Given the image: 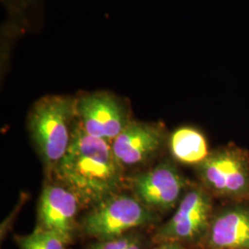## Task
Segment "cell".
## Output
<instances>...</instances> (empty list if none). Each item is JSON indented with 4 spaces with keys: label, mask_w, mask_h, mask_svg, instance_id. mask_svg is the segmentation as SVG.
<instances>
[{
    "label": "cell",
    "mask_w": 249,
    "mask_h": 249,
    "mask_svg": "<svg viewBox=\"0 0 249 249\" xmlns=\"http://www.w3.org/2000/svg\"><path fill=\"white\" fill-rule=\"evenodd\" d=\"M78 124L90 136L112 143L133 119L128 103L107 90L76 96Z\"/></svg>",
    "instance_id": "cell-6"
},
{
    "label": "cell",
    "mask_w": 249,
    "mask_h": 249,
    "mask_svg": "<svg viewBox=\"0 0 249 249\" xmlns=\"http://www.w3.org/2000/svg\"><path fill=\"white\" fill-rule=\"evenodd\" d=\"M20 249H67L70 244L52 231L37 229L26 235L16 236Z\"/></svg>",
    "instance_id": "cell-12"
},
{
    "label": "cell",
    "mask_w": 249,
    "mask_h": 249,
    "mask_svg": "<svg viewBox=\"0 0 249 249\" xmlns=\"http://www.w3.org/2000/svg\"><path fill=\"white\" fill-rule=\"evenodd\" d=\"M168 145L176 160L195 166L205 160L211 151L204 134L191 125L177 128L170 135Z\"/></svg>",
    "instance_id": "cell-11"
},
{
    "label": "cell",
    "mask_w": 249,
    "mask_h": 249,
    "mask_svg": "<svg viewBox=\"0 0 249 249\" xmlns=\"http://www.w3.org/2000/svg\"><path fill=\"white\" fill-rule=\"evenodd\" d=\"M158 222L159 214L121 191L90 208L80 219V229L95 241L108 240Z\"/></svg>",
    "instance_id": "cell-4"
},
{
    "label": "cell",
    "mask_w": 249,
    "mask_h": 249,
    "mask_svg": "<svg viewBox=\"0 0 249 249\" xmlns=\"http://www.w3.org/2000/svg\"><path fill=\"white\" fill-rule=\"evenodd\" d=\"M51 177L78 196L83 208H92L121 192L126 184L124 169L111 143L86 133L77 124L71 145Z\"/></svg>",
    "instance_id": "cell-1"
},
{
    "label": "cell",
    "mask_w": 249,
    "mask_h": 249,
    "mask_svg": "<svg viewBox=\"0 0 249 249\" xmlns=\"http://www.w3.org/2000/svg\"><path fill=\"white\" fill-rule=\"evenodd\" d=\"M144 239L142 234L139 235V237L134 241L133 243L126 249H144Z\"/></svg>",
    "instance_id": "cell-16"
},
{
    "label": "cell",
    "mask_w": 249,
    "mask_h": 249,
    "mask_svg": "<svg viewBox=\"0 0 249 249\" xmlns=\"http://www.w3.org/2000/svg\"><path fill=\"white\" fill-rule=\"evenodd\" d=\"M200 186L227 202L249 201V152L234 143L210 151L195 166Z\"/></svg>",
    "instance_id": "cell-3"
},
{
    "label": "cell",
    "mask_w": 249,
    "mask_h": 249,
    "mask_svg": "<svg viewBox=\"0 0 249 249\" xmlns=\"http://www.w3.org/2000/svg\"><path fill=\"white\" fill-rule=\"evenodd\" d=\"M140 234L141 233L139 232L132 231L113 239L94 241L89 244L87 249H126L139 237Z\"/></svg>",
    "instance_id": "cell-13"
},
{
    "label": "cell",
    "mask_w": 249,
    "mask_h": 249,
    "mask_svg": "<svg viewBox=\"0 0 249 249\" xmlns=\"http://www.w3.org/2000/svg\"><path fill=\"white\" fill-rule=\"evenodd\" d=\"M199 247L203 249H249V201L227 202L214 210Z\"/></svg>",
    "instance_id": "cell-10"
},
{
    "label": "cell",
    "mask_w": 249,
    "mask_h": 249,
    "mask_svg": "<svg viewBox=\"0 0 249 249\" xmlns=\"http://www.w3.org/2000/svg\"><path fill=\"white\" fill-rule=\"evenodd\" d=\"M126 183L144 206L156 213H165L177 209L189 182L171 160H161L153 167L135 174Z\"/></svg>",
    "instance_id": "cell-7"
},
{
    "label": "cell",
    "mask_w": 249,
    "mask_h": 249,
    "mask_svg": "<svg viewBox=\"0 0 249 249\" xmlns=\"http://www.w3.org/2000/svg\"><path fill=\"white\" fill-rule=\"evenodd\" d=\"M81 208L71 190L57 182H48L39 198L36 228L54 232L71 245L80 228L77 217Z\"/></svg>",
    "instance_id": "cell-8"
},
{
    "label": "cell",
    "mask_w": 249,
    "mask_h": 249,
    "mask_svg": "<svg viewBox=\"0 0 249 249\" xmlns=\"http://www.w3.org/2000/svg\"><path fill=\"white\" fill-rule=\"evenodd\" d=\"M167 142L164 124L132 119L111 143L116 160L124 170L153 160Z\"/></svg>",
    "instance_id": "cell-9"
},
{
    "label": "cell",
    "mask_w": 249,
    "mask_h": 249,
    "mask_svg": "<svg viewBox=\"0 0 249 249\" xmlns=\"http://www.w3.org/2000/svg\"><path fill=\"white\" fill-rule=\"evenodd\" d=\"M77 124L76 96L45 95L31 107L27 129L49 177L71 147Z\"/></svg>",
    "instance_id": "cell-2"
},
{
    "label": "cell",
    "mask_w": 249,
    "mask_h": 249,
    "mask_svg": "<svg viewBox=\"0 0 249 249\" xmlns=\"http://www.w3.org/2000/svg\"><path fill=\"white\" fill-rule=\"evenodd\" d=\"M14 21H21L32 8L35 0H1Z\"/></svg>",
    "instance_id": "cell-14"
},
{
    "label": "cell",
    "mask_w": 249,
    "mask_h": 249,
    "mask_svg": "<svg viewBox=\"0 0 249 249\" xmlns=\"http://www.w3.org/2000/svg\"><path fill=\"white\" fill-rule=\"evenodd\" d=\"M213 197L202 186H190L174 215L154 231L153 242L157 244L173 241L199 246L209 229L215 210Z\"/></svg>",
    "instance_id": "cell-5"
},
{
    "label": "cell",
    "mask_w": 249,
    "mask_h": 249,
    "mask_svg": "<svg viewBox=\"0 0 249 249\" xmlns=\"http://www.w3.org/2000/svg\"><path fill=\"white\" fill-rule=\"evenodd\" d=\"M152 249H187V248L184 244L173 241H166L157 243L156 247Z\"/></svg>",
    "instance_id": "cell-15"
}]
</instances>
